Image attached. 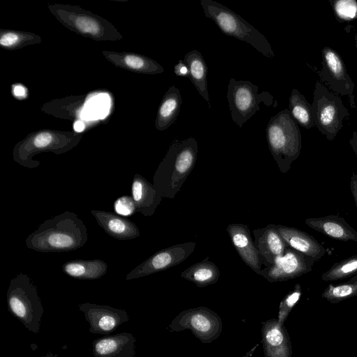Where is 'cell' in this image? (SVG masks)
<instances>
[{
  "label": "cell",
  "mask_w": 357,
  "mask_h": 357,
  "mask_svg": "<svg viewBox=\"0 0 357 357\" xmlns=\"http://www.w3.org/2000/svg\"><path fill=\"white\" fill-rule=\"evenodd\" d=\"M312 109L315 126L328 140L333 141L349 115L342 99L317 81Z\"/></svg>",
  "instance_id": "7"
},
{
  "label": "cell",
  "mask_w": 357,
  "mask_h": 357,
  "mask_svg": "<svg viewBox=\"0 0 357 357\" xmlns=\"http://www.w3.org/2000/svg\"><path fill=\"white\" fill-rule=\"evenodd\" d=\"M275 226L287 245L293 250L314 259L316 261L325 255V248L313 236L294 227L281 225Z\"/></svg>",
  "instance_id": "18"
},
{
  "label": "cell",
  "mask_w": 357,
  "mask_h": 357,
  "mask_svg": "<svg viewBox=\"0 0 357 357\" xmlns=\"http://www.w3.org/2000/svg\"><path fill=\"white\" fill-rule=\"evenodd\" d=\"M352 278H354V279H356L357 280V275L353 276Z\"/></svg>",
  "instance_id": "42"
},
{
  "label": "cell",
  "mask_w": 357,
  "mask_h": 357,
  "mask_svg": "<svg viewBox=\"0 0 357 357\" xmlns=\"http://www.w3.org/2000/svg\"><path fill=\"white\" fill-rule=\"evenodd\" d=\"M131 196L136 212L151 216L163 198L160 192L142 175L135 174L131 185Z\"/></svg>",
  "instance_id": "19"
},
{
  "label": "cell",
  "mask_w": 357,
  "mask_h": 357,
  "mask_svg": "<svg viewBox=\"0 0 357 357\" xmlns=\"http://www.w3.org/2000/svg\"><path fill=\"white\" fill-rule=\"evenodd\" d=\"M42 357H60L58 354H53L52 353H47L46 355Z\"/></svg>",
  "instance_id": "40"
},
{
  "label": "cell",
  "mask_w": 357,
  "mask_h": 357,
  "mask_svg": "<svg viewBox=\"0 0 357 357\" xmlns=\"http://www.w3.org/2000/svg\"><path fill=\"white\" fill-rule=\"evenodd\" d=\"M183 61L188 68L189 79L201 96L208 102L210 108L207 83L208 68L202 54L198 50H192L185 55Z\"/></svg>",
  "instance_id": "21"
},
{
  "label": "cell",
  "mask_w": 357,
  "mask_h": 357,
  "mask_svg": "<svg viewBox=\"0 0 357 357\" xmlns=\"http://www.w3.org/2000/svg\"><path fill=\"white\" fill-rule=\"evenodd\" d=\"M226 230L241 260L254 272L259 274L262 269L264 259L254 244L249 226L232 223L227 226Z\"/></svg>",
  "instance_id": "13"
},
{
  "label": "cell",
  "mask_w": 357,
  "mask_h": 357,
  "mask_svg": "<svg viewBox=\"0 0 357 357\" xmlns=\"http://www.w3.org/2000/svg\"><path fill=\"white\" fill-rule=\"evenodd\" d=\"M195 247V242H186L162 249L128 273L126 280L148 276L177 266L192 253Z\"/></svg>",
  "instance_id": "10"
},
{
  "label": "cell",
  "mask_w": 357,
  "mask_h": 357,
  "mask_svg": "<svg viewBox=\"0 0 357 357\" xmlns=\"http://www.w3.org/2000/svg\"><path fill=\"white\" fill-rule=\"evenodd\" d=\"M78 308L89 323V332L93 334L109 335L130 319L126 310L109 305L84 303Z\"/></svg>",
  "instance_id": "12"
},
{
  "label": "cell",
  "mask_w": 357,
  "mask_h": 357,
  "mask_svg": "<svg viewBox=\"0 0 357 357\" xmlns=\"http://www.w3.org/2000/svg\"><path fill=\"white\" fill-rule=\"evenodd\" d=\"M261 343L264 357H292L289 335L284 325L275 318L263 321Z\"/></svg>",
  "instance_id": "14"
},
{
  "label": "cell",
  "mask_w": 357,
  "mask_h": 357,
  "mask_svg": "<svg viewBox=\"0 0 357 357\" xmlns=\"http://www.w3.org/2000/svg\"><path fill=\"white\" fill-rule=\"evenodd\" d=\"M124 61L126 65L132 69L139 70L146 68V60L135 55H127Z\"/></svg>",
  "instance_id": "33"
},
{
  "label": "cell",
  "mask_w": 357,
  "mask_h": 357,
  "mask_svg": "<svg viewBox=\"0 0 357 357\" xmlns=\"http://www.w3.org/2000/svg\"><path fill=\"white\" fill-rule=\"evenodd\" d=\"M115 213L121 216H130L136 213V207L132 196L124 195L114 202Z\"/></svg>",
  "instance_id": "30"
},
{
  "label": "cell",
  "mask_w": 357,
  "mask_h": 357,
  "mask_svg": "<svg viewBox=\"0 0 357 357\" xmlns=\"http://www.w3.org/2000/svg\"><path fill=\"white\" fill-rule=\"evenodd\" d=\"M181 278L193 282L199 287H204L218 282L220 272L216 264L206 257L183 271Z\"/></svg>",
  "instance_id": "23"
},
{
  "label": "cell",
  "mask_w": 357,
  "mask_h": 357,
  "mask_svg": "<svg viewBox=\"0 0 357 357\" xmlns=\"http://www.w3.org/2000/svg\"><path fill=\"white\" fill-rule=\"evenodd\" d=\"M227 98L231 119L239 128L260 109L261 102L267 107L278 105L269 92H259V87L251 82L234 78L229 79Z\"/></svg>",
  "instance_id": "6"
},
{
  "label": "cell",
  "mask_w": 357,
  "mask_h": 357,
  "mask_svg": "<svg viewBox=\"0 0 357 357\" xmlns=\"http://www.w3.org/2000/svg\"><path fill=\"white\" fill-rule=\"evenodd\" d=\"M77 28L82 32L96 34L100 31L98 24L92 18L86 16H79L75 20Z\"/></svg>",
  "instance_id": "31"
},
{
  "label": "cell",
  "mask_w": 357,
  "mask_h": 357,
  "mask_svg": "<svg viewBox=\"0 0 357 357\" xmlns=\"http://www.w3.org/2000/svg\"><path fill=\"white\" fill-rule=\"evenodd\" d=\"M301 294V286L300 284H296L294 287V289L282 300L279 305L278 315L277 318L280 324L284 325V323L291 310L299 301Z\"/></svg>",
  "instance_id": "29"
},
{
  "label": "cell",
  "mask_w": 357,
  "mask_h": 357,
  "mask_svg": "<svg viewBox=\"0 0 357 357\" xmlns=\"http://www.w3.org/2000/svg\"><path fill=\"white\" fill-rule=\"evenodd\" d=\"M91 213L99 226L111 237L118 240H130L140 235L135 223L116 213L93 209Z\"/></svg>",
  "instance_id": "17"
},
{
  "label": "cell",
  "mask_w": 357,
  "mask_h": 357,
  "mask_svg": "<svg viewBox=\"0 0 357 357\" xmlns=\"http://www.w3.org/2000/svg\"><path fill=\"white\" fill-rule=\"evenodd\" d=\"M53 140L52 134L41 132L38 134L33 139V146L36 149L42 150L51 146Z\"/></svg>",
  "instance_id": "32"
},
{
  "label": "cell",
  "mask_w": 357,
  "mask_h": 357,
  "mask_svg": "<svg viewBox=\"0 0 357 357\" xmlns=\"http://www.w3.org/2000/svg\"><path fill=\"white\" fill-rule=\"evenodd\" d=\"M88 240L86 227L70 211L45 220L26 238L28 248L40 252H63L82 247Z\"/></svg>",
  "instance_id": "1"
},
{
  "label": "cell",
  "mask_w": 357,
  "mask_h": 357,
  "mask_svg": "<svg viewBox=\"0 0 357 357\" xmlns=\"http://www.w3.org/2000/svg\"><path fill=\"white\" fill-rule=\"evenodd\" d=\"M266 133L268 149L280 171L287 173L302 148L300 128L288 109L271 118Z\"/></svg>",
  "instance_id": "3"
},
{
  "label": "cell",
  "mask_w": 357,
  "mask_h": 357,
  "mask_svg": "<svg viewBox=\"0 0 357 357\" xmlns=\"http://www.w3.org/2000/svg\"><path fill=\"white\" fill-rule=\"evenodd\" d=\"M350 190L357 207V174L353 172L350 178Z\"/></svg>",
  "instance_id": "35"
},
{
  "label": "cell",
  "mask_w": 357,
  "mask_h": 357,
  "mask_svg": "<svg viewBox=\"0 0 357 357\" xmlns=\"http://www.w3.org/2000/svg\"><path fill=\"white\" fill-rule=\"evenodd\" d=\"M135 336L121 333L97 338L92 342L94 357H135Z\"/></svg>",
  "instance_id": "15"
},
{
  "label": "cell",
  "mask_w": 357,
  "mask_h": 357,
  "mask_svg": "<svg viewBox=\"0 0 357 357\" xmlns=\"http://www.w3.org/2000/svg\"><path fill=\"white\" fill-rule=\"evenodd\" d=\"M335 17L341 22L357 18V1L355 0L330 1Z\"/></svg>",
  "instance_id": "28"
},
{
  "label": "cell",
  "mask_w": 357,
  "mask_h": 357,
  "mask_svg": "<svg viewBox=\"0 0 357 357\" xmlns=\"http://www.w3.org/2000/svg\"><path fill=\"white\" fill-rule=\"evenodd\" d=\"M174 73L178 76L189 75V70L187 66L182 61H178V63L174 66Z\"/></svg>",
  "instance_id": "36"
},
{
  "label": "cell",
  "mask_w": 357,
  "mask_h": 357,
  "mask_svg": "<svg viewBox=\"0 0 357 357\" xmlns=\"http://www.w3.org/2000/svg\"><path fill=\"white\" fill-rule=\"evenodd\" d=\"M349 144L357 157V132H353L352 137L349 139Z\"/></svg>",
  "instance_id": "37"
},
{
  "label": "cell",
  "mask_w": 357,
  "mask_h": 357,
  "mask_svg": "<svg viewBox=\"0 0 357 357\" xmlns=\"http://www.w3.org/2000/svg\"><path fill=\"white\" fill-rule=\"evenodd\" d=\"M321 57L322 68L318 71L320 79L332 91L348 96L351 107L355 108V85L348 74L341 56L336 50L326 46L321 50Z\"/></svg>",
  "instance_id": "9"
},
{
  "label": "cell",
  "mask_w": 357,
  "mask_h": 357,
  "mask_svg": "<svg viewBox=\"0 0 357 357\" xmlns=\"http://www.w3.org/2000/svg\"><path fill=\"white\" fill-rule=\"evenodd\" d=\"M181 104L180 91L173 85L165 93L158 109L156 125L159 130L167 129L175 123L180 113Z\"/></svg>",
  "instance_id": "24"
},
{
  "label": "cell",
  "mask_w": 357,
  "mask_h": 357,
  "mask_svg": "<svg viewBox=\"0 0 357 357\" xmlns=\"http://www.w3.org/2000/svg\"><path fill=\"white\" fill-rule=\"evenodd\" d=\"M315 261L288 246L282 256L276 258L273 264L261 269L259 275L269 282L287 281L310 272Z\"/></svg>",
  "instance_id": "11"
},
{
  "label": "cell",
  "mask_w": 357,
  "mask_h": 357,
  "mask_svg": "<svg viewBox=\"0 0 357 357\" xmlns=\"http://www.w3.org/2000/svg\"><path fill=\"white\" fill-rule=\"evenodd\" d=\"M18 36L14 33L3 34L0 38V44L4 47L13 45L18 41Z\"/></svg>",
  "instance_id": "34"
},
{
  "label": "cell",
  "mask_w": 357,
  "mask_h": 357,
  "mask_svg": "<svg viewBox=\"0 0 357 357\" xmlns=\"http://www.w3.org/2000/svg\"><path fill=\"white\" fill-rule=\"evenodd\" d=\"M357 275V255L336 262L321 274V280L326 282L337 281Z\"/></svg>",
  "instance_id": "26"
},
{
  "label": "cell",
  "mask_w": 357,
  "mask_h": 357,
  "mask_svg": "<svg viewBox=\"0 0 357 357\" xmlns=\"http://www.w3.org/2000/svg\"><path fill=\"white\" fill-rule=\"evenodd\" d=\"M84 129V123L81 121H77L74 123V130L76 132H82Z\"/></svg>",
  "instance_id": "39"
},
{
  "label": "cell",
  "mask_w": 357,
  "mask_h": 357,
  "mask_svg": "<svg viewBox=\"0 0 357 357\" xmlns=\"http://www.w3.org/2000/svg\"><path fill=\"white\" fill-rule=\"evenodd\" d=\"M107 264L101 259H77L64 263L62 271L75 279L96 280L107 273Z\"/></svg>",
  "instance_id": "22"
},
{
  "label": "cell",
  "mask_w": 357,
  "mask_h": 357,
  "mask_svg": "<svg viewBox=\"0 0 357 357\" xmlns=\"http://www.w3.org/2000/svg\"><path fill=\"white\" fill-rule=\"evenodd\" d=\"M14 94L16 96H23L25 95V89L23 86L17 85L14 88Z\"/></svg>",
  "instance_id": "38"
},
{
  "label": "cell",
  "mask_w": 357,
  "mask_h": 357,
  "mask_svg": "<svg viewBox=\"0 0 357 357\" xmlns=\"http://www.w3.org/2000/svg\"><path fill=\"white\" fill-rule=\"evenodd\" d=\"M171 332L190 330L203 343L218 339L222 332L220 317L212 310L200 306L181 312L169 324Z\"/></svg>",
  "instance_id": "8"
},
{
  "label": "cell",
  "mask_w": 357,
  "mask_h": 357,
  "mask_svg": "<svg viewBox=\"0 0 357 357\" xmlns=\"http://www.w3.org/2000/svg\"><path fill=\"white\" fill-rule=\"evenodd\" d=\"M305 222L310 228L329 238L342 241L357 242V231L338 215L310 218L305 219Z\"/></svg>",
  "instance_id": "20"
},
{
  "label": "cell",
  "mask_w": 357,
  "mask_h": 357,
  "mask_svg": "<svg viewBox=\"0 0 357 357\" xmlns=\"http://www.w3.org/2000/svg\"><path fill=\"white\" fill-rule=\"evenodd\" d=\"M197 153L198 144L193 137L172 142L153 178L163 198H174L192 171Z\"/></svg>",
  "instance_id": "2"
},
{
  "label": "cell",
  "mask_w": 357,
  "mask_h": 357,
  "mask_svg": "<svg viewBox=\"0 0 357 357\" xmlns=\"http://www.w3.org/2000/svg\"><path fill=\"white\" fill-rule=\"evenodd\" d=\"M354 40H355V43H356L355 46L357 50V33H356L354 36Z\"/></svg>",
  "instance_id": "41"
},
{
  "label": "cell",
  "mask_w": 357,
  "mask_h": 357,
  "mask_svg": "<svg viewBox=\"0 0 357 357\" xmlns=\"http://www.w3.org/2000/svg\"><path fill=\"white\" fill-rule=\"evenodd\" d=\"M357 296V280L351 278L346 283L338 285L330 284L323 291L321 297L331 303H337Z\"/></svg>",
  "instance_id": "27"
},
{
  "label": "cell",
  "mask_w": 357,
  "mask_h": 357,
  "mask_svg": "<svg viewBox=\"0 0 357 357\" xmlns=\"http://www.w3.org/2000/svg\"><path fill=\"white\" fill-rule=\"evenodd\" d=\"M200 4L205 17L211 19L223 33L249 43L267 58L275 56L266 38L234 11L213 0H202Z\"/></svg>",
  "instance_id": "4"
},
{
  "label": "cell",
  "mask_w": 357,
  "mask_h": 357,
  "mask_svg": "<svg viewBox=\"0 0 357 357\" xmlns=\"http://www.w3.org/2000/svg\"><path fill=\"white\" fill-rule=\"evenodd\" d=\"M254 244L264 259V264L268 266L276 258L282 256L288 247L275 225L257 229L253 231Z\"/></svg>",
  "instance_id": "16"
},
{
  "label": "cell",
  "mask_w": 357,
  "mask_h": 357,
  "mask_svg": "<svg viewBox=\"0 0 357 357\" xmlns=\"http://www.w3.org/2000/svg\"><path fill=\"white\" fill-rule=\"evenodd\" d=\"M6 297L11 313L27 330L38 334L44 308L37 287L30 277L20 273L11 279Z\"/></svg>",
  "instance_id": "5"
},
{
  "label": "cell",
  "mask_w": 357,
  "mask_h": 357,
  "mask_svg": "<svg viewBox=\"0 0 357 357\" xmlns=\"http://www.w3.org/2000/svg\"><path fill=\"white\" fill-rule=\"evenodd\" d=\"M293 119L305 129L314 127L312 104L298 89H293L289 99V109Z\"/></svg>",
  "instance_id": "25"
}]
</instances>
